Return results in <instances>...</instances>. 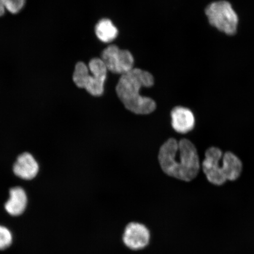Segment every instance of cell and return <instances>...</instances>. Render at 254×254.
Segmentation results:
<instances>
[{
  "mask_svg": "<svg viewBox=\"0 0 254 254\" xmlns=\"http://www.w3.org/2000/svg\"><path fill=\"white\" fill-rule=\"evenodd\" d=\"M158 161L165 174L183 182L195 179L199 172L197 150L188 139H168L159 151Z\"/></svg>",
  "mask_w": 254,
  "mask_h": 254,
  "instance_id": "6da1fadb",
  "label": "cell"
},
{
  "mask_svg": "<svg viewBox=\"0 0 254 254\" xmlns=\"http://www.w3.org/2000/svg\"><path fill=\"white\" fill-rule=\"evenodd\" d=\"M123 240L124 244L130 250H142L150 243V231L141 223L130 222L124 232Z\"/></svg>",
  "mask_w": 254,
  "mask_h": 254,
  "instance_id": "52a82bcc",
  "label": "cell"
},
{
  "mask_svg": "<svg viewBox=\"0 0 254 254\" xmlns=\"http://www.w3.org/2000/svg\"><path fill=\"white\" fill-rule=\"evenodd\" d=\"M27 0H5V8L11 14H17L23 8Z\"/></svg>",
  "mask_w": 254,
  "mask_h": 254,
  "instance_id": "4fadbf2b",
  "label": "cell"
},
{
  "mask_svg": "<svg viewBox=\"0 0 254 254\" xmlns=\"http://www.w3.org/2000/svg\"><path fill=\"white\" fill-rule=\"evenodd\" d=\"M101 60L108 71L123 75L132 70L134 60L128 50H121L118 46L110 45L101 53Z\"/></svg>",
  "mask_w": 254,
  "mask_h": 254,
  "instance_id": "8992f818",
  "label": "cell"
},
{
  "mask_svg": "<svg viewBox=\"0 0 254 254\" xmlns=\"http://www.w3.org/2000/svg\"><path fill=\"white\" fill-rule=\"evenodd\" d=\"M13 237L7 227L0 225V250H4L11 245Z\"/></svg>",
  "mask_w": 254,
  "mask_h": 254,
  "instance_id": "7c38bea8",
  "label": "cell"
},
{
  "mask_svg": "<svg viewBox=\"0 0 254 254\" xmlns=\"http://www.w3.org/2000/svg\"><path fill=\"white\" fill-rule=\"evenodd\" d=\"M5 0H0V17L5 14Z\"/></svg>",
  "mask_w": 254,
  "mask_h": 254,
  "instance_id": "5bb4252c",
  "label": "cell"
},
{
  "mask_svg": "<svg viewBox=\"0 0 254 254\" xmlns=\"http://www.w3.org/2000/svg\"><path fill=\"white\" fill-rule=\"evenodd\" d=\"M95 34L98 39L105 43L112 42L118 36L119 31L109 19L103 18L95 27Z\"/></svg>",
  "mask_w": 254,
  "mask_h": 254,
  "instance_id": "8fae6325",
  "label": "cell"
},
{
  "mask_svg": "<svg viewBox=\"0 0 254 254\" xmlns=\"http://www.w3.org/2000/svg\"><path fill=\"white\" fill-rule=\"evenodd\" d=\"M205 157L202 167L209 183L220 186L227 181L233 182L239 179L243 163L233 152L228 151L223 154L220 148L212 147L206 151Z\"/></svg>",
  "mask_w": 254,
  "mask_h": 254,
  "instance_id": "3957f363",
  "label": "cell"
},
{
  "mask_svg": "<svg viewBox=\"0 0 254 254\" xmlns=\"http://www.w3.org/2000/svg\"><path fill=\"white\" fill-rule=\"evenodd\" d=\"M205 13L212 26L228 36L236 34L238 17L230 2L226 0L212 2L205 8Z\"/></svg>",
  "mask_w": 254,
  "mask_h": 254,
  "instance_id": "5b68a950",
  "label": "cell"
},
{
  "mask_svg": "<svg viewBox=\"0 0 254 254\" xmlns=\"http://www.w3.org/2000/svg\"><path fill=\"white\" fill-rule=\"evenodd\" d=\"M171 126L180 134H187L194 128L195 119L193 113L187 108L178 106L171 112Z\"/></svg>",
  "mask_w": 254,
  "mask_h": 254,
  "instance_id": "ba28073f",
  "label": "cell"
},
{
  "mask_svg": "<svg viewBox=\"0 0 254 254\" xmlns=\"http://www.w3.org/2000/svg\"><path fill=\"white\" fill-rule=\"evenodd\" d=\"M107 69L101 59L94 58L88 66L78 62L75 65L72 79L77 87L84 88L94 97H100L104 93V83Z\"/></svg>",
  "mask_w": 254,
  "mask_h": 254,
  "instance_id": "277c9868",
  "label": "cell"
},
{
  "mask_svg": "<svg viewBox=\"0 0 254 254\" xmlns=\"http://www.w3.org/2000/svg\"><path fill=\"white\" fill-rule=\"evenodd\" d=\"M27 196L21 187L12 188L9 190V197L5 202V209L9 215L18 216L23 214L27 207Z\"/></svg>",
  "mask_w": 254,
  "mask_h": 254,
  "instance_id": "30bf717a",
  "label": "cell"
},
{
  "mask_svg": "<svg viewBox=\"0 0 254 254\" xmlns=\"http://www.w3.org/2000/svg\"><path fill=\"white\" fill-rule=\"evenodd\" d=\"M39 171V164L33 155L28 152L19 155L13 167L15 176L25 180L33 179Z\"/></svg>",
  "mask_w": 254,
  "mask_h": 254,
  "instance_id": "9c48e42d",
  "label": "cell"
},
{
  "mask_svg": "<svg viewBox=\"0 0 254 254\" xmlns=\"http://www.w3.org/2000/svg\"><path fill=\"white\" fill-rule=\"evenodd\" d=\"M154 83L150 72L139 68L121 76L116 86L117 94L126 109L138 115H147L156 109V103L151 98L142 96V87H151Z\"/></svg>",
  "mask_w": 254,
  "mask_h": 254,
  "instance_id": "7a4b0ae2",
  "label": "cell"
}]
</instances>
